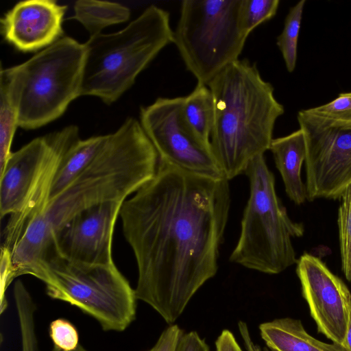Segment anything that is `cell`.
I'll return each instance as SVG.
<instances>
[{
	"label": "cell",
	"instance_id": "cell-1",
	"mask_svg": "<svg viewBox=\"0 0 351 351\" xmlns=\"http://www.w3.org/2000/svg\"><path fill=\"white\" fill-rule=\"evenodd\" d=\"M230 207L228 180L195 175L159 159L156 176L121 208L137 264V300L169 325L215 276Z\"/></svg>",
	"mask_w": 351,
	"mask_h": 351
},
{
	"label": "cell",
	"instance_id": "cell-2",
	"mask_svg": "<svg viewBox=\"0 0 351 351\" xmlns=\"http://www.w3.org/2000/svg\"><path fill=\"white\" fill-rule=\"evenodd\" d=\"M207 86L214 104L211 152L229 180L269 149L276 121L285 110L273 86L246 59L227 66Z\"/></svg>",
	"mask_w": 351,
	"mask_h": 351
},
{
	"label": "cell",
	"instance_id": "cell-3",
	"mask_svg": "<svg viewBox=\"0 0 351 351\" xmlns=\"http://www.w3.org/2000/svg\"><path fill=\"white\" fill-rule=\"evenodd\" d=\"M159 156L140 121L128 118L89 165L51 199L33 223L49 239L74 216L93 206L124 202L156 176Z\"/></svg>",
	"mask_w": 351,
	"mask_h": 351
},
{
	"label": "cell",
	"instance_id": "cell-4",
	"mask_svg": "<svg viewBox=\"0 0 351 351\" xmlns=\"http://www.w3.org/2000/svg\"><path fill=\"white\" fill-rule=\"evenodd\" d=\"M171 43L169 13L154 5L120 31L90 36L84 43L81 95L95 96L112 104Z\"/></svg>",
	"mask_w": 351,
	"mask_h": 351
},
{
	"label": "cell",
	"instance_id": "cell-5",
	"mask_svg": "<svg viewBox=\"0 0 351 351\" xmlns=\"http://www.w3.org/2000/svg\"><path fill=\"white\" fill-rule=\"evenodd\" d=\"M84 43L64 36L25 62L3 69V77L16 104L19 127L34 130L61 117L81 96Z\"/></svg>",
	"mask_w": 351,
	"mask_h": 351
},
{
	"label": "cell",
	"instance_id": "cell-6",
	"mask_svg": "<svg viewBox=\"0 0 351 351\" xmlns=\"http://www.w3.org/2000/svg\"><path fill=\"white\" fill-rule=\"evenodd\" d=\"M244 173L250 196L229 260L264 274H280L298 262L292 239L303 236L304 225L289 217L276 193L275 177L264 154L252 159Z\"/></svg>",
	"mask_w": 351,
	"mask_h": 351
},
{
	"label": "cell",
	"instance_id": "cell-7",
	"mask_svg": "<svg viewBox=\"0 0 351 351\" xmlns=\"http://www.w3.org/2000/svg\"><path fill=\"white\" fill-rule=\"evenodd\" d=\"M79 140L77 126L71 125L12 152L0 172L1 217L10 215L1 247L10 251L45 211L62 160Z\"/></svg>",
	"mask_w": 351,
	"mask_h": 351
},
{
	"label": "cell",
	"instance_id": "cell-8",
	"mask_svg": "<svg viewBox=\"0 0 351 351\" xmlns=\"http://www.w3.org/2000/svg\"><path fill=\"white\" fill-rule=\"evenodd\" d=\"M41 281L50 298L80 308L105 331L122 332L136 319L135 290L114 264L75 263L55 250Z\"/></svg>",
	"mask_w": 351,
	"mask_h": 351
},
{
	"label": "cell",
	"instance_id": "cell-9",
	"mask_svg": "<svg viewBox=\"0 0 351 351\" xmlns=\"http://www.w3.org/2000/svg\"><path fill=\"white\" fill-rule=\"evenodd\" d=\"M241 1H182L173 43L197 83L208 85L239 60L247 38L240 27Z\"/></svg>",
	"mask_w": 351,
	"mask_h": 351
},
{
	"label": "cell",
	"instance_id": "cell-10",
	"mask_svg": "<svg viewBox=\"0 0 351 351\" xmlns=\"http://www.w3.org/2000/svg\"><path fill=\"white\" fill-rule=\"evenodd\" d=\"M184 97H158L141 107L140 123L159 158L184 171L225 178L211 152L190 128L183 114Z\"/></svg>",
	"mask_w": 351,
	"mask_h": 351
},
{
	"label": "cell",
	"instance_id": "cell-11",
	"mask_svg": "<svg viewBox=\"0 0 351 351\" xmlns=\"http://www.w3.org/2000/svg\"><path fill=\"white\" fill-rule=\"evenodd\" d=\"M296 274L318 332L343 346L351 309L348 287L319 258L308 253L298 259Z\"/></svg>",
	"mask_w": 351,
	"mask_h": 351
},
{
	"label": "cell",
	"instance_id": "cell-12",
	"mask_svg": "<svg viewBox=\"0 0 351 351\" xmlns=\"http://www.w3.org/2000/svg\"><path fill=\"white\" fill-rule=\"evenodd\" d=\"M300 128L306 142L307 200L339 199L351 184V131Z\"/></svg>",
	"mask_w": 351,
	"mask_h": 351
},
{
	"label": "cell",
	"instance_id": "cell-13",
	"mask_svg": "<svg viewBox=\"0 0 351 351\" xmlns=\"http://www.w3.org/2000/svg\"><path fill=\"white\" fill-rule=\"evenodd\" d=\"M123 202H108L74 216L54 234L56 252L64 259L93 265L114 264L112 241Z\"/></svg>",
	"mask_w": 351,
	"mask_h": 351
},
{
	"label": "cell",
	"instance_id": "cell-14",
	"mask_svg": "<svg viewBox=\"0 0 351 351\" xmlns=\"http://www.w3.org/2000/svg\"><path fill=\"white\" fill-rule=\"evenodd\" d=\"M67 5L54 0H25L1 19L4 40L21 52L45 49L62 38Z\"/></svg>",
	"mask_w": 351,
	"mask_h": 351
},
{
	"label": "cell",
	"instance_id": "cell-15",
	"mask_svg": "<svg viewBox=\"0 0 351 351\" xmlns=\"http://www.w3.org/2000/svg\"><path fill=\"white\" fill-rule=\"evenodd\" d=\"M282 179L285 192L296 205L307 200L301 170L306 159V142L301 128L285 136L273 138L269 149Z\"/></svg>",
	"mask_w": 351,
	"mask_h": 351
},
{
	"label": "cell",
	"instance_id": "cell-16",
	"mask_svg": "<svg viewBox=\"0 0 351 351\" xmlns=\"http://www.w3.org/2000/svg\"><path fill=\"white\" fill-rule=\"evenodd\" d=\"M258 328L269 351H346L341 345L310 335L300 319L278 318L261 324Z\"/></svg>",
	"mask_w": 351,
	"mask_h": 351
},
{
	"label": "cell",
	"instance_id": "cell-17",
	"mask_svg": "<svg viewBox=\"0 0 351 351\" xmlns=\"http://www.w3.org/2000/svg\"><path fill=\"white\" fill-rule=\"evenodd\" d=\"M108 138V134L80 139L68 150L55 176L49 200L60 193L89 165Z\"/></svg>",
	"mask_w": 351,
	"mask_h": 351
},
{
	"label": "cell",
	"instance_id": "cell-18",
	"mask_svg": "<svg viewBox=\"0 0 351 351\" xmlns=\"http://www.w3.org/2000/svg\"><path fill=\"white\" fill-rule=\"evenodd\" d=\"M74 14L69 19L80 22L90 36L102 33L112 25L124 23L130 19V9L120 3L96 1L79 0L74 5Z\"/></svg>",
	"mask_w": 351,
	"mask_h": 351
},
{
	"label": "cell",
	"instance_id": "cell-19",
	"mask_svg": "<svg viewBox=\"0 0 351 351\" xmlns=\"http://www.w3.org/2000/svg\"><path fill=\"white\" fill-rule=\"evenodd\" d=\"M300 125L315 129L351 131V92L343 93L324 105L300 110Z\"/></svg>",
	"mask_w": 351,
	"mask_h": 351
},
{
	"label": "cell",
	"instance_id": "cell-20",
	"mask_svg": "<svg viewBox=\"0 0 351 351\" xmlns=\"http://www.w3.org/2000/svg\"><path fill=\"white\" fill-rule=\"evenodd\" d=\"M183 114L186 123L196 136L210 146L214 104L211 91L207 85L197 83L193 90L184 97Z\"/></svg>",
	"mask_w": 351,
	"mask_h": 351
},
{
	"label": "cell",
	"instance_id": "cell-21",
	"mask_svg": "<svg viewBox=\"0 0 351 351\" xmlns=\"http://www.w3.org/2000/svg\"><path fill=\"white\" fill-rule=\"evenodd\" d=\"M21 336V351H40L36 331V304L30 293L21 282L13 288Z\"/></svg>",
	"mask_w": 351,
	"mask_h": 351
},
{
	"label": "cell",
	"instance_id": "cell-22",
	"mask_svg": "<svg viewBox=\"0 0 351 351\" xmlns=\"http://www.w3.org/2000/svg\"><path fill=\"white\" fill-rule=\"evenodd\" d=\"M0 172L12 154L11 145L18 125V110L5 80L0 77Z\"/></svg>",
	"mask_w": 351,
	"mask_h": 351
},
{
	"label": "cell",
	"instance_id": "cell-23",
	"mask_svg": "<svg viewBox=\"0 0 351 351\" xmlns=\"http://www.w3.org/2000/svg\"><path fill=\"white\" fill-rule=\"evenodd\" d=\"M305 3V0H302L290 8L283 30L277 38V45L290 73L294 71L296 65L298 40Z\"/></svg>",
	"mask_w": 351,
	"mask_h": 351
},
{
	"label": "cell",
	"instance_id": "cell-24",
	"mask_svg": "<svg viewBox=\"0 0 351 351\" xmlns=\"http://www.w3.org/2000/svg\"><path fill=\"white\" fill-rule=\"evenodd\" d=\"M338 209L337 225L341 271L351 284V184L341 194Z\"/></svg>",
	"mask_w": 351,
	"mask_h": 351
},
{
	"label": "cell",
	"instance_id": "cell-25",
	"mask_svg": "<svg viewBox=\"0 0 351 351\" xmlns=\"http://www.w3.org/2000/svg\"><path fill=\"white\" fill-rule=\"evenodd\" d=\"M279 3V0H242L239 12L242 32L248 36L258 25L274 17Z\"/></svg>",
	"mask_w": 351,
	"mask_h": 351
},
{
	"label": "cell",
	"instance_id": "cell-26",
	"mask_svg": "<svg viewBox=\"0 0 351 351\" xmlns=\"http://www.w3.org/2000/svg\"><path fill=\"white\" fill-rule=\"evenodd\" d=\"M49 337L53 346L62 351L75 350L80 345L77 328L66 319L58 318L50 323Z\"/></svg>",
	"mask_w": 351,
	"mask_h": 351
},
{
	"label": "cell",
	"instance_id": "cell-27",
	"mask_svg": "<svg viewBox=\"0 0 351 351\" xmlns=\"http://www.w3.org/2000/svg\"><path fill=\"white\" fill-rule=\"evenodd\" d=\"M183 331L176 324L170 325L160 334L154 346L147 351H176Z\"/></svg>",
	"mask_w": 351,
	"mask_h": 351
},
{
	"label": "cell",
	"instance_id": "cell-28",
	"mask_svg": "<svg viewBox=\"0 0 351 351\" xmlns=\"http://www.w3.org/2000/svg\"><path fill=\"white\" fill-rule=\"evenodd\" d=\"M176 351H210L208 344L196 331L182 335Z\"/></svg>",
	"mask_w": 351,
	"mask_h": 351
},
{
	"label": "cell",
	"instance_id": "cell-29",
	"mask_svg": "<svg viewBox=\"0 0 351 351\" xmlns=\"http://www.w3.org/2000/svg\"><path fill=\"white\" fill-rule=\"evenodd\" d=\"M216 351H243L234 335L228 330H223L215 341Z\"/></svg>",
	"mask_w": 351,
	"mask_h": 351
},
{
	"label": "cell",
	"instance_id": "cell-30",
	"mask_svg": "<svg viewBox=\"0 0 351 351\" xmlns=\"http://www.w3.org/2000/svg\"><path fill=\"white\" fill-rule=\"evenodd\" d=\"M238 328L245 351H269L266 347L262 349L257 343H254L245 322H239Z\"/></svg>",
	"mask_w": 351,
	"mask_h": 351
},
{
	"label": "cell",
	"instance_id": "cell-31",
	"mask_svg": "<svg viewBox=\"0 0 351 351\" xmlns=\"http://www.w3.org/2000/svg\"><path fill=\"white\" fill-rule=\"evenodd\" d=\"M343 347L346 348V351H351V309Z\"/></svg>",
	"mask_w": 351,
	"mask_h": 351
},
{
	"label": "cell",
	"instance_id": "cell-32",
	"mask_svg": "<svg viewBox=\"0 0 351 351\" xmlns=\"http://www.w3.org/2000/svg\"><path fill=\"white\" fill-rule=\"evenodd\" d=\"M52 351H62L60 349H58V348L53 346V349H52ZM73 351H88V350H86L84 346H82L81 344H80L78 346V347L75 350H73Z\"/></svg>",
	"mask_w": 351,
	"mask_h": 351
}]
</instances>
